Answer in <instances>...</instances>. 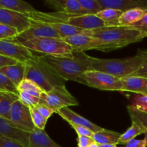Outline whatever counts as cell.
I'll return each instance as SVG.
<instances>
[{"label":"cell","mask_w":147,"mask_h":147,"mask_svg":"<svg viewBox=\"0 0 147 147\" xmlns=\"http://www.w3.org/2000/svg\"><path fill=\"white\" fill-rule=\"evenodd\" d=\"M39 58L47 63L65 81L80 83L81 76L90 70L88 55L85 53L73 52L71 55H42Z\"/></svg>","instance_id":"1"},{"label":"cell","mask_w":147,"mask_h":147,"mask_svg":"<svg viewBox=\"0 0 147 147\" xmlns=\"http://www.w3.org/2000/svg\"><path fill=\"white\" fill-rule=\"evenodd\" d=\"M89 36L100 40L103 43L102 52L106 53L140 42L146 37L139 31L127 26L103 27L96 29L90 30Z\"/></svg>","instance_id":"2"},{"label":"cell","mask_w":147,"mask_h":147,"mask_svg":"<svg viewBox=\"0 0 147 147\" xmlns=\"http://www.w3.org/2000/svg\"><path fill=\"white\" fill-rule=\"evenodd\" d=\"M90 70L106 73L117 78L132 76L142 65L143 57L138 50L136 55L119 59H103L88 55Z\"/></svg>","instance_id":"3"},{"label":"cell","mask_w":147,"mask_h":147,"mask_svg":"<svg viewBox=\"0 0 147 147\" xmlns=\"http://www.w3.org/2000/svg\"><path fill=\"white\" fill-rule=\"evenodd\" d=\"M25 65L24 79L35 83L45 93L56 86H65V80L37 56L25 62Z\"/></svg>","instance_id":"4"},{"label":"cell","mask_w":147,"mask_h":147,"mask_svg":"<svg viewBox=\"0 0 147 147\" xmlns=\"http://www.w3.org/2000/svg\"><path fill=\"white\" fill-rule=\"evenodd\" d=\"M13 42L22 45L30 51L44 53L45 55H71L73 53L71 46L63 39L45 37Z\"/></svg>","instance_id":"5"},{"label":"cell","mask_w":147,"mask_h":147,"mask_svg":"<svg viewBox=\"0 0 147 147\" xmlns=\"http://www.w3.org/2000/svg\"><path fill=\"white\" fill-rule=\"evenodd\" d=\"M80 83L101 90L123 91V84L120 78L98 70H87L81 76Z\"/></svg>","instance_id":"6"},{"label":"cell","mask_w":147,"mask_h":147,"mask_svg":"<svg viewBox=\"0 0 147 147\" xmlns=\"http://www.w3.org/2000/svg\"><path fill=\"white\" fill-rule=\"evenodd\" d=\"M40 103L46 105L55 111L65 107L78 106L77 99L67 90L65 86H58L47 93L43 92Z\"/></svg>","instance_id":"7"},{"label":"cell","mask_w":147,"mask_h":147,"mask_svg":"<svg viewBox=\"0 0 147 147\" xmlns=\"http://www.w3.org/2000/svg\"><path fill=\"white\" fill-rule=\"evenodd\" d=\"M32 24L30 28L23 32L19 34L17 37L9 39L13 41H22V40H31L35 38H57L63 39L59 33L49 24L40 22L33 21Z\"/></svg>","instance_id":"8"},{"label":"cell","mask_w":147,"mask_h":147,"mask_svg":"<svg viewBox=\"0 0 147 147\" xmlns=\"http://www.w3.org/2000/svg\"><path fill=\"white\" fill-rule=\"evenodd\" d=\"M8 119L28 132L32 131L35 128L32 120L30 107L23 104L20 99L11 106Z\"/></svg>","instance_id":"9"},{"label":"cell","mask_w":147,"mask_h":147,"mask_svg":"<svg viewBox=\"0 0 147 147\" xmlns=\"http://www.w3.org/2000/svg\"><path fill=\"white\" fill-rule=\"evenodd\" d=\"M0 55L22 63L34 56L32 51L25 47L9 40H0Z\"/></svg>","instance_id":"10"},{"label":"cell","mask_w":147,"mask_h":147,"mask_svg":"<svg viewBox=\"0 0 147 147\" xmlns=\"http://www.w3.org/2000/svg\"><path fill=\"white\" fill-rule=\"evenodd\" d=\"M0 23L17 29L19 34L30 28L32 22L27 14L0 8Z\"/></svg>","instance_id":"11"},{"label":"cell","mask_w":147,"mask_h":147,"mask_svg":"<svg viewBox=\"0 0 147 147\" xmlns=\"http://www.w3.org/2000/svg\"><path fill=\"white\" fill-rule=\"evenodd\" d=\"M63 40L71 46L73 52L84 53L90 50L102 51L103 48V43L100 40L86 34H75L65 37Z\"/></svg>","instance_id":"12"},{"label":"cell","mask_w":147,"mask_h":147,"mask_svg":"<svg viewBox=\"0 0 147 147\" xmlns=\"http://www.w3.org/2000/svg\"><path fill=\"white\" fill-rule=\"evenodd\" d=\"M30 132L22 129L9 119L0 117V135L19 142L25 147H29Z\"/></svg>","instance_id":"13"},{"label":"cell","mask_w":147,"mask_h":147,"mask_svg":"<svg viewBox=\"0 0 147 147\" xmlns=\"http://www.w3.org/2000/svg\"><path fill=\"white\" fill-rule=\"evenodd\" d=\"M66 23L84 30H93L105 27L103 22L96 14L70 15Z\"/></svg>","instance_id":"14"},{"label":"cell","mask_w":147,"mask_h":147,"mask_svg":"<svg viewBox=\"0 0 147 147\" xmlns=\"http://www.w3.org/2000/svg\"><path fill=\"white\" fill-rule=\"evenodd\" d=\"M56 113L60 117L63 118L64 120H65L69 124L73 123V124L78 125V126H84V127L90 129L93 132H98L104 129L103 128L93 123L90 121L88 120L86 118L83 117L82 116L79 115L78 113L73 111V110L69 109V107H65L63 108V109H60V110L57 111Z\"/></svg>","instance_id":"15"},{"label":"cell","mask_w":147,"mask_h":147,"mask_svg":"<svg viewBox=\"0 0 147 147\" xmlns=\"http://www.w3.org/2000/svg\"><path fill=\"white\" fill-rule=\"evenodd\" d=\"M45 4L57 10V12L70 15H83L85 14L79 0H47Z\"/></svg>","instance_id":"16"},{"label":"cell","mask_w":147,"mask_h":147,"mask_svg":"<svg viewBox=\"0 0 147 147\" xmlns=\"http://www.w3.org/2000/svg\"><path fill=\"white\" fill-rule=\"evenodd\" d=\"M103 9H113L124 11L135 8L147 9L146 0H98Z\"/></svg>","instance_id":"17"},{"label":"cell","mask_w":147,"mask_h":147,"mask_svg":"<svg viewBox=\"0 0 147 147\" xmlns=\"http://www.w3.org/2000/svg\"><path fill=\"white\" fill-rule=\"evenodd\" d=\"M123 91L131 92L139 95H147V78L141 76H129L121 78Z\"/></svg>","instance_id":"18"},{"label":"cell","mask_w":147,"mask_h":147,"mask_svg":"<svg viewBox=\"0 0 147 147\" xmlns=\"http://www.w3.org/2000/svg\"><path fill=\"white\" fill-rule=\"evenodd\" d=\"M29 147H63L57 144L45 131L34 128L30 134Z\"/></svg>","instance_id":"19"},{"label":"cell","mask_w":147,"mask_h":147,"mask_svg":"<svg viewBox=\"0 0 147 147\" xmlns=\"http://www.w3.org/2000/svg\"><path fill=\"white\" fill-rule=\"evenodd\" d=\"M25 67V63L17 62L12 65L1 67L0 68V71L2 72L17 88L19 84L24 79Z\"/></svg>","instance_id":"20"},{"label":"cell","mask_w":147,"mask_h":147,"mask_svg":"<svg viewBox=\"0 0 147 147\" xmlns=\"http://www.w3.org/2000/svg\"><path fill=\"white\" fill-rule=\"evenodd\" d=\"M0 8L25 14L37 11L30 3L22 0H0Z\"/></svg>","instance_id":"21"},{"label":"cell","mask_w":147,"mask_h":147,"mask_svg":"<svg viewBox=\"0 0 147 147\" xmlns=\"http://www.w3.org/2000/svg\"><path fill=\"white\" fill-rule=\"evenodd\" d=\"M19 99L18 94L0 90V117L8 119L11 106Z\"/></svg>","instance_id":"22"},{"label":"cell","mask_w":147,"mask_h":147,"mask_svg":"<svg viewBox=\"0 0 147 147\" xmlns=\"http://www.w3.org/2000/svg\"><path fill=\"white\" fill-rule=\"evenodd\" d=\"M121 134L119 132L113 131L103 129L98 132H94L92 136V138L95 142L101 144H119V139H120Z\"/></svg>","instance_id":"23"},{"label":"cell","mask_w":147,"mask_h":147,"mask_svg":"<svg viewBox=\"0 0 147 147\" xmlns=\"http://www.w3.org/2000/svg\"><path fill=\"white\" fill-rule=\"evenodd\" d=\"M147 14V9L135 8L123 12L119 20V26H129L142 20Z\"/></svg>","instance_id":"24"},{"label":"cell","mask_w":147,"mask_h":147,"mask_svg":"<svg viewBox=\"0 0 147 147\" xmlns=\"http://www.w3.org/2000/svg\"><path fill=\"white\" fill-rule=\"evenodd\" d=\"M123 11L113 9H103L96 15L103 22L105 27H118Z\"/></svg>","instance_id":"25"},{"label":"cell","mask_w":147,"mask_h":147,"mask_svg":"<svg viewBox=\"0 0 147 147\" xmlns=\"http://www.w3.org/2000/svg\"><path fill=\"white\" fill-rule=\"evenodd\" d=\"M127 111L132 122H135L142 128L144 131V139L147 142V112L137 110L131 106H127Z\"/></svg>","instance_id":"26"},{"label":"cell","mask_w":147,"mask_h":147,"mask_svg":"<svg viewBox=\"0 0 147 147\" xmlns=\"http://www.w3.org/2000/svg\"><path fill=\"white\" fill-rule=\"evenodd\" d=\"M142 134H144L142 128L135 122H132L131 126L124 133L121 135L119 144H126L128 142L133 140L135 137Z\"/></svg>","instance_id":"27"},{"label":"cell","mask_w":147,"mask_h":147,"mask_svg":"<svg viewBox=\"0 0 147 147\" xmlns=\"http://www.w3.org/2000/svg\"><path fill=\"white\" fill-rule=\"evenodd\" d=\"M17 90L19 93L25 92L38 98H40L42 93H43V90L35 83L28 79H24L19 84V86H17Z\"/></svg>","instance_id":"28"},{"label":"cell","mask_w":147,"mask_h":147,"mask_svg":"<svg viewBox=\"0 0 147 147\" xmlns=\"http://www.w3.org/2000/svg\"><path fill=\"white\" fill-rule=\"evenodd\" d=\"M86 14H97L103 8L98 0H79Z\"/></svg>","instance_id":"29"},{"label":"cell","mask_w":147,"mask_h":147,"mask_svg":"<svg viewBox=\"0 0 147 147\" xmlns=\"http://www.w3.org/2000/svg\"><path fill=\"white\" fill-rule=\"evenodd\" d=\"M30 113H31L32 120V122L35 128L40 129V130L45 131L48 119H46L44 117H42L39 113V112L37 111L35 107H30Z\"/></svg>","instance_id":"30"},{"label":"cell","mask_w":147,"mask_h":147,"mask_svg":"<svg viewBox=\"0 0 147 147\" xmlns=\"http://www.w3.org/2000/svg\"><path fill=\"white\" fill-rule=\"evenodd\" d=\"M0 90L19 95L17 88L16 87L15 85L1 71H0Z\"/></svg>","instance_id":"31"},{"label":"cell","mask_w":147,"mask_h":147,"mask_svg":"<svg viewBox=\"0 0 147 147\" xmlns=\"http://www.w3.org/2000/svg\"><path fill=\"white\" fill-rule=\"evenodd\" d=\"M19 97L20 101L28 107H35L40 103V98L32 96L25 92H20Z\"/></svg>","instance_id":"32"},{"label":"cell","mask_w":147,"mask_h":147,"mask_svg":"<svg viewBox=\"0 0 147 147\" xmlns=\"http://www.w3.org/2000/svg\"><path fill=\"white\" fill-rule=\"evenodd\" d=\"M19 34L17 29L0 23V40H9Z\"/></svg>","instance_id":"33"},{"label":"cell","mask_w":147,"mask_h":147,"mask_svg":"<svg viewBox=\"0 0 147 147\" xmlns=\"http://www.w3.org/2000/svg\"><path fill=\"white\" fill-rule=\"evenodd\" d=\"M132 107L137 110L147 112V95H139L135 96L131 104Z\"/></svg>","instance_id":"34"},{"label":"cell","mask_w":147,"mask_h":147,"mask_svg":"<svg viewBox=\"0 0 147 147\" xmlns=\"http://www.w3.org/2000/svg\"><path fill=\"white\" fill-rule=\"evenodd\" d=\"M143 57V62L140 68L134 73L132 76H141V77L146 78H147V50H139Z\"/></svg>","instance_id":"35"},{"label":"cell","mask_w":147,"mask_h":147,"mask_svg":"<svg viewBox=\"0 0 147 147\" xmlns=\"http://www.w3.org/2000/svg\"><path fill=\"white\" fill-rule=\"evenodd\" d=\"M127 27L138 30L142 32L145 37H147V14L139 22L131 24V25L127 26Z\"/></svg>","instance_id":"36"},{"label":"cell","mask_w":147,"mask_h":147,"mask_svg":"<svg viewBox=\"0 0 147 147\" xmlns=\"http://www.w3.org/2000/svg\"><path fill=\"white\" fill-rule=\"evenodd\" d=\"M35 108L37 111L39 112V113L46 119H48L53 113H55V111L51 108L46 106V105L41 104V103H39L37 106H35Z\"/></svg>","instance_id":"37"},{"label":"cell","mask_w":147,"mask_h":147,"mask_svg":"<svg viewBox=\"0 0 147 147\" xmlns=\"http://www.w3.org/2000/svg\"><path fill=\"white\" fill-rule=\"evenodd\" d=\"M70 125L71 126V127L76 131L78 136H89V137H92L93 133H94L93 131L88 129V128L84 127V126H78V125L73 124V123H70Z\"/></svg>","instance_id":"38"},{"label":"cell","mask_w":147,"mask_h":147,"mask_svg":"<svg viewBox=\"0 0 147 147\" xmlns=\"http://www.w3.org/2000/svg\"><path fill=\"white\" fill-rule=\"evenodd\" d=\"M0 147H25L19 142L0 135Z\"/></svg>","instance_id":"39"},{"label":"cell","mask_w":147,"mask_h":147,"mask_svg":"<svg viewBox=\"0 0 147 147\" xmlns=\"http://www.w3.org/2000/svg\"><path fill=\"white\" fill-rule=\"evenodd\" d=\"M78 147H88L93 143L94 140L92 137L86 136H78Z\"/></svg>","instance_id":"40"},{"label":"cell","mask_w":147,"mask_h":147,"mask_svg":"<svg viewBox=\"0 0 147 147\" xmlns=\"http://www.w3.org/2000/svg\"><path fill=\"white\" fill-rule=\"evenodd\" d=\"M147 142L144 139L142 140L133 139L126 144V147H146Z\"/></svg>","instance_id":"41"},{"label":"cell","mask_w":147,"mask_h":147,"mask_svg":"<svg viewBox=\"0 0 147 147\" xmlns=\"http://www.w3.org/2000/svg\"><path fill=\"white\" fill-rule=\"evenodd\" d=\"M17 63V60H14V59L9 58V57H5L0 55V68L5 66L12 65L16 64Z\"/></svg>","instance_id":"42"},{"label":"cell","mask_w":147,"mask_h":147,"mask_svg":"<svg viewBox=\"0 0 147 147\" xmlns=\"http://www.w3.org/2000/svg\"><path fill=\"white\" fill-rule=\"evenodd\" d=\"M100 147H117L116 145H112V144H101L100 145Z\"/></svg>","instance_id":"43"},{"label":"cell","mask_w":147,"mask_h":147,"mask_svg":"<svg viewBox=\"0 0 147 147\" xmlns=\"http://www.w3.org/2000/svg\"><path fill=\"white\" fill-rule=\"evenodd\" d=\"M88 147H100V145L96 143V142H93Z\"/></svg>","instance_id":"44"}]
</instances>
